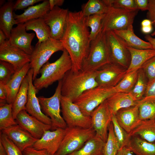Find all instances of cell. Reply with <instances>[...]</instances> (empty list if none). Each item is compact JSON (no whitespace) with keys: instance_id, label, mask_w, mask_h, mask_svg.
<instances>
[{"instance_id":"cell-59","label":"cell","mask_w":155,"mask_h":155,"mask_svg":"<svg viewBox=\"0 0 155 155\" xmlns=\"http://www.w3.org/2000/svg\"></svg>"},{"instance_id":"cell-20","label":"cell","mask_w":155,"mask_h":155,"mask_svg":"<svg viewBox=\"0 0 155 155\" xmlns=\"http://www.w3.org/2000/svg\"><path fill=\"white\" fill-rule=\"evenodd\" d=\"M1 131L6 135L22 152L26 148L32 146L37 140L18 124Z\"/></svg>"},{"instance_id":"cell-4","label":"cell","mask_w":155,"mask_h":155,"mask_svg":"<svg viewBox=\"0 0 155 155\" xmlns=\"http://www.w3.org/2000/svg\"><path fill=\"white\" fill-rule=\"evenodd\" d=\"M111 63L105 32L102 30L96 38L91 42L89 53L84 61L82 70L95 71Z\"/></svg>"},{"instance_id":"cell-37","label":"cell","mask_w":155,"mask_h":155,"mask_svg":"<svg viewBox=\"0 0 155 155\" xmlns=\"http://www.w3.org/2000/svg\"><path fill=\"white\" fill-rule=\"evenodd\" d=\"M0 130L1 131L17 124L13 116L12 104L7 102L0 104Z\"/></svg>"},{"instance_id":"cell-11","label":"cell","mask_w":155,"mask_h":155,"mask_svg":"<svg viewBox=\"0 0 155 155\" xmlns=\"http://www.w3.org/2000/svg\"><path fill=\"white\" fill-rule=\"evenodd\" d=\"M106 39L111 55L112 63L128 68L131 60L126 43L113 31L105 32Z\"/></svg>"},{"instance_id":"cell-55","label":"cell","mask_w":155,"mask_h":155,"mask_svg":"<svg viewBox=\"0 0 155 155\" xmlns=\"http://www.w3.org/2000/svg\"><path fill=\"white\" fill-rule=\"evenodd\" d=\"M8 39L3 32L0 29V45L4 43Z\"/></svg>"},{"instance_id":"cell-3","label":"cell","mask_w":155,"mask_h":155,"mask_svg":"<svg viewBox=\"0 0 155 155\" xmlns=\"http://www.w3.org/2000/svg\"><path fill=\"white\" fill-rule=\"evenodd\" d=\"M60 57L55 62L48 61L40 70L41 75L33 81L36 93L47 88L53 83L62 80L66 73L72 68L71 61L67 51L64 49Z\"/></svg>"},{"instance_id":"cell-17","label":"cell","mask_w":155,"mask_h":155,"mask_svg":"<svg viewBox=\"0 0 155 155\" xmlns=\"http://www.w3.org/2000/svg\"><path fill=\"white\" fill-rule=\"evenodd\" d=\"M15 120L17 124L38 140L44 132L51 129V126L46 124L30 115L25 110L20 111Z\"/></svg>"},{"instance_id":"cell-38","label":"cell","mask_w":155,"mask_h":155,"mask_svg":"<svg viewBox=\"0 0 155 155\" xmlns=\"http://www.w3.org/2000/svg\"><path fill=\"white\" fill-rule=\"evenodd\" d=\"M119 150L118 141L111 122L108 127V135L103 150L104 155H116Z\"/></svg>"},{"instance_id":"cell-36","label":"cell","mask_w":155,"mask_h":155,"mask_svg":"<svg viewBox=\"0 0 155 155\" xmlns=\"http://www.w3.org/2000/svg\"><path fill=\"white\" fill-rule=\"evenodd\" d=\"M146 78L142 69L141 68L139 69L136 83L132 90L129 92L137 101H140L144 97L148 83Z\"/></svg>"},{"instance_id":"cell-51","label":"cell","mask_w":155,"mask_h":155,"mask_svg":"<svg viewBox=\"0 0 155 155\" xmlns=\"http://www.w3.org/2000/svg\"><path fill=\"white\" fill-rule=\"evenodd\" d=\"M64 1L63 0H49L50 10H52L55 6H61Z\"/></svg>"},{"instance_id":"cell-39","label":"cell","mask_w":155,"mask_h":155,"mask_svg":"<svg viewBox=\"0 0 155 155\" xmlns=\"http://www.w3.org/2000/svg\"><path fill=\"white\" fill-rule=\"evenodd\" d=\"M103 14H94L86 18L87 26L91 29L90 33V39L91 42L94 40L102 29V20Z\"/></svg>"},{"instance_id":"cell-23","label":"cell","mask_w":155,"mask_h":155,"mask_svg":"<svg viewBox=\"0 0 155 155\" xmlns=\"http://www.w3.org/2000/svg\"><path fill=\"white\" fill-rule=\"evenodd\" d=\"M31 68L30 63L25 64L20 69L17 71L6 85L7 95V101L12 104L20 89L23 81Z\"/></svg>"},{"instance_id":"cell-7","label":"cell","mask_w":155,"mask_h":155,"mask_svg":"<svg viewBox=\"0 0 155 155\" xmlns=\"http://www.w3.org/2000/svg\"><path fill=\"white\" fill-rule=\"evenodd\" d=\"M115 93L114 87L106 88L98 86L84 91L73 102L84 115L90 116L96 107Z\"/></svg>"},{"instance_id":"cell-12","label":"cell","mask_w":155,"mask_h":155,"mask_svg":"<svg viewBox=\"0 0 155 155\" xmlns=\"http://www.w3.org/2000/svg\"><path fill=\"white\" fill-rule=\"evenodd\" d=\"M69 11L67 9L55 7L43 17L50 29L51 38L60 40L66 27Z\"/></svg>"},{"instance_id":"cell-19","label":"cell","mask_w":155,"mask_h":155,"mask_svg":"<svg viewBox=\"0 0 155 155\" xmlns=\"http://www.w3.org/2000/svg\"><path fill=\"white\" fill-rule=\"evenodd\" d=\"M26 31L25 23L19 24L11 30L8 40L11 45L20 49L30 55L34 49L31 43L35 34L27 33Z\"/></svg>"},{"instance_id":"cell-30","label":"cell","mask_w":155,"mask_h":155,"mask_svg":"<svg viewBox=\"0 0 155 155\" xmlns=\"http://www.w3.org/2000/svg\"><path fill=\"white\" fill-rule=\"evenodd\" d=\"M26 31L32 30L36 33L40 43L51 38L50 29L45 22L43 18L33 19L25 23Z\"/></svg>"},{"instance_id":"cell-47","label":"cell","mask_w":155,"mask_h":155,"mask_svg":"<svg viewBox=\"0 0 155 155\" xmlns=\"http://www.w3.org/2000/svg\"><path fill=\"white\" fill-rule=\"evenodd\" d=\"M23 155H50L45 150H37L32 146L27 147L23 151Z\"/></svg>"},{"instance_id":"cell-2","label":"cell","mask_w":155,"mask_h":155,"mask_svg":"<svg viewBox=\"0 0 155 155\" xmlns=\"http://www.w3.org/2000/svg\"><path fill=\"white\" fill-rule=\"evenodd\" d=\"M97 73V70H81L76 72L69 70L62 80V96L73 102L84 91L98 86Z\"/></svg>"},{"instance_id":"cell-1","label":"cell","mask_w":155,"mask_h":155,"mask_svg":"<svg viewBox=\"0 0 155 155\" xmlns=\"http://www.w3.org/2000/svg\"><path fill=\"white\" fill-rule=\"evenodd\" d=\"M86 18L81 11H69L65 30L60 40L70 57L72 64L71 70L74 72L82 70L90 48V32L86 25Z\"/></svg>"},{"instance_id":"cell-35","label":"cell","mask_w":155,"mask_h":155,"mask_svg":"<svg viewBox=\"0 0 155 155\" xmlns=\"http://www.w3.org/2000/svg\"><path fill=\"white\" fill-rule=\"evenodd\" d=\"M138 70H136L126 73L119 82L114 87L115 92H129L137 81Z\"/></svg>"},{"instance_id":"cell-29","label":"cell","mask_w":155,"mask_h":155,"mask_svg":"<svg viewBox=\"0 0 155 155\" xmlns=\"http://www.w3.org/2000/svg\"><path fill=\"white\" fill-rule=\"evenodd\" d=\"M105 143L95 135L80 149L67 155H104L103 150Z\"/></svg>"},{"instance_id":"cell-53","label":"cell","mask_w":155,"mask_h":155,"mask_svg":"<svg viewBox=\"0 0 155 155\" xmlns=\"http://www.w3.org/2000/svg\"><path fill=\"white\" fill-rule=\"evenodd\" d=\"M144 37L146 40L151 44L153 49L155 50V38L148 34L146 35Z\"/></svg>"},{"instance_id":"cell-14","label":"cell","mask_w":155,"mask_h":155,"mask_svg":"<svg viewBox=\"0 0 155 155\" xmlns=\"http://www.w3.org/2000/svg\"><path fill=\"white\" fill-rule=\"evenodd\" d=\"M121 67L111 63L97 70L96 80L98 86L109 88L116 86L126 73V70Z\"/></svg>"},{"instance_id":"cell-28","label":"cell","mask_w":155,"mask_h":155,"mask_svg":"<svg viewBox=\"0 0 155 155\" xmlns=\"http://www.w3.org/2000/svg\"><path fill=\"white\" fill-rule=\"evenodd\" d=\"M126 147L135 155H155V142H148L137 135H131Z\"/></svg>"},{"instance_id":"cell-25","label":"cell","mask_w":155,"mask_h":155,"mask_svg":"<svg viewBox=\"0 0 155 155\" xmlns=\"http://www.w3.org/2000/svg\"><path fill=\"white\" fill-rule=\"evenodd\" d=\"M14 3L9 0L4 3L0 9V29L9 39L13 26L18 23L13 16Z\"/></svg>"},{"instance_id":"cell-41","label":"cell","mask_w":155,"mask_h":155,"mask_svg":"<svg viewBox=\"0 0 155 155\" xmlns=\"http://www.w3.org/2000/svg\"><path fill=\"white\" fill-rule=\"evenodd\" d=\"M16 71L11 64L0 60V82L6 85Z\"/></svg>"},{"instance_id":"cell-54","label":"cell","mask_w":155,"mask_h":155,"mask_svg":"<svg viewBox=\"0 0 155 155\" xmlns=\"http://www.w3.org/2000/svg\"><path fill=\"white\" fill-rule=\"evenodd\" d=\"M141 30L142 32L145 34H148L151 32L152 30V25L142 26Z\"/></svg>"},{"instance_id":"cell-56","label":"cell","mask_w":155,"mask_h":155,"mask_svg":"<svg viewBox=\"0 0 155 155\" xmlns=\"http://www.w3.org/2000/svg\"><path fill=\"white\" fill-rule=\"evenodd\" d=\"M141 26H148L152 25L151 21L148 19H146L143 20L141 23Z\"/></svg>"},{"instance_id":"cell-32","label":"cell","mask_w":155,"mask_h":155,"mask_svg":"<svg viewBox=\"0 0 155 155\" xmlns=\"http://www.w3.org/2000/svg\"><path fill=\"white\" fill-rule=\"evenodd\" d=\"M28 79L26 75L23 81L15 100L12 104V114L15 120L20 111L25 110L28 100Z\"/></svg>"},{"instance_id":"cell-16","label":"cell","mask_w":155,"mask_h":155,"mask_svg":"<svg viewBox=\"0 0 155 155\" xmlns=\"http://www.w3.org/2000/svg\"><path fill=\"white\" fill-rule=\"evenodd\" d=\"M33 75L32 69L30 68L27 75L29 85L25 110L30 115L43 123L51 126V119L42 111L38 98L36 96V90L33 84Z\"/></svg>"},{"instance_id":"cell-8","label":"cell","mask_w":155,"mask_h":155,"mask_svg":"<svg viewBox=\"0 0 155 155\" xmlns=\"http://www.w3.org/2000/svg\"><path fill=\"white\" fill-rule=\"evenodd\" d=\"M139 10H128L108 7L102 20V30L105 32L126 29L133 25Z\"/></svg>"},{"instance_id":"cell-9","label":"cell","mask_w":155,"mask_h":155,"mask_svg":"<svg viewBox=\"0 0 155 155\" xmlns=\"http://www.w3.org/2000/svg\"><path fill=\"white\" fill-rule=\"evenodd\" d=\"M61 86L62 80L58 81L55 92L52 96L38 97L42 111L51 120V129L53 130L58 128L65 129L67 127L60 114Z\"/></svg>"},{"instance_id":"cell-46","label":"cell","mask_w":155,"mask_h":155,"mask_svg":"<svg viewBox=\"0 0 155 155\" xmlns=\"http://www.w3.org/2000/svg\"><path fill=\"white\" fill-rule=\"evenodd\" d=\"M147 19L152 22V25L155 28V0H148Z\"/></svg>"},{"instance_id":"cell-45","label":"cell","mask_w":155,"mask_h":155,"mask_svg":"<svg viewBox=\"0 0 155 155\" xmlns=\"http://www.w3.org/2000/svg\"><path fill=\"white\" fill-rule=\"evenodd\" d=\"M42 1V0H18L14 4L13 9L16 11L23 9Z\"/></svg>"},{"instance_id":"cell-34","label":"cell","mask_w":155,"mask_h":155,"mask_svg":"<svg viewBox=\"0 0 155 155\" xmlns=\"http://www.w3.org/2000/svg\"><path fill=\"white\" fill-rule=\"evenodd\" d=\"M108 8L102 0H89L84 4L81 10L86 17L94 14H104Z\"/></svg>"},{"instance_id":"cell-33","label":"cell","mask_w":155,"mask_h":155,"mask_svg":"<svg viewBox=\"0 0 155 155\" xmlns=\"http://www.w3.org/2000/svg\"><path fill=\"white\" fill-rule=\"evenodd\" d=\"M137 104L141 121L155 119V97H144Z\"/></svg>"},{"instance_id":"cell-5","label":"cell","mask_w":155,"mask_h":155,"mask_svg":"<svg viewBox=\"0 0 155 155\" xmlns=\"http://www.w3.org/2000/svg\"><path fill=\"white\" fill-rule=\"evenodd\" d=\"M61 145L54 155H67L76 151L96 135L92 127L89 128L67 127Z\"/></svg>"},{"instance_id":"cell-42","label":"cell","mask_w":155,"mask_h":155,"mask_svg":"<svg viewBox=\"0 0 155 155\" xmlns=\"http://www.w3.org/2000/svg\"><path fill=\"white\" fill-rule=\"evenodd\" d=\"M108 7H113L128 10L138 9L135 0H103Z\"/></svg>"},{"instance_id":"cell-58","label":"cell","mask_w":155,"mask_h":155,"mask_svg":"<svg viewBox=\"0 0 155 155\" xmlns=\"http://www.w3.org/2000/svg\"><path fill=\"white\" fill-rule=\"evenodd\" d=\"M151 36H155V30L151 33Z\"/></svg>"},{"instance_id":"cell-27","label":"cell","mask_w":155,"mask_h":155,"mask_svg":"<svg viewBox=\"0 0 155 155\" xmlns=\"http://www.w3.org/2000/svg\"><path fill=\"white\" fill-rule=\"evenodd\" d=\"M113 31L123 40L128 46L139 49H153L150 42L142 40L135 34L133 25L125 29Z\"/></svg>"},{"instance_id":"cell-48","label":"cell","mask_w":155,"mask_h":155,"mask_svg":"<svg viewBox=\"0 0 155 155\" xmlns=\"http://www.w3.org/2000/svg\"><path fill=\"white\" fill-rule=\"evenodd\" d=\"M144 97H155V78L148 82Z\"/></svg>"},{"instance_id":"cell-10","label":"cell","mask_w":155,"mask_h":155,"mask_svg":"<svg viewBox=\"0 0 155 155\" xmlns=\"http://www.w3.org/2000/svg\"><path fill=\"white\" fill-rule=\"evenodd\" d=\"M61 106L62 117L67 127L85 128L92 127L91 117L84 115L79 107L69 99L62 96Z\"/></svg>"},{"instance_id":"cell-40","label":"cell","mask_w":155,"mask_h":155,"mask_svg":"<svg viewBox=\"0 0 155 155\" xmlns=\"http://www.w3.org/2000/svg\"><path fill=\"white\" fill-rule=\"evenodd\" d=\"M112 122L115 135L118 142L119 149L128 144L131 135L126 132L118 123L115 115H113Z\"/></svg>"},{"instance_id":"cell-52","label":"cell","mask_w":155,"mask_h":155,"mask_svg":"<svg viewBox=\"0 0 155 155\" xmlns=\"http://www.w3.org/2000/svg\"><path fill=\"white\" fill-rule=\"evenodd\" d=\"M116 155H135L126 146L120 149Z\"/></svg>"},{"instance_id":"cell-21","label":"cell","mask_w":155,"mask_h":155,"mask_svg":"<svg viewBox=\"0 0 155 155\" xmlns=\"http://www.w3.org/2000/svg\"><path fill=\"white\" fill-rule=\"evenodd\" d=\"M115 116L119 125L129 133L135 129L141 121L137 104L119 110Z\"/></svg>"},{"instance_id":"cell-13","label":"cell","mask_w":155,"mask_h":155,"mask_svg":"<svg viewBox=\"0 0 155 155\" xmlns=\"http://www.w3.org/2000/svg\"><path fill=\"white\" fill-rule=\"evenodd\" d=\"M112 115L105 100L92 111L90 116L95 135L105 143L107 140L108 127L112 122Z\"/></svg>"},{"instance_id":"cell-44","label":"cell","mask_w":155,"mask_h":155,"mask_svg":"<svg viewBox=\"0 0 155 155\" xmlns=\"http://www.w3.org/2000/svg\"><path fill=\"white\" fill-rule=\"evenodd\" d=\"M141 68L145 73L148 81L155 78V56L145 63Z\"/></svg>"},{"instance_id":"cell-57","label":"cell","mask_w":155,"mask_h":155,"mask_svg":"<svg viewBox=\"0 0 155 155\" xmlns=\"http://www.w3.org/2000/svg\"><path fill=\"white\" fill-rule=\"evenodd\" d=\"M0 155H7L6 151L2 143L0 142Z\"/></svg>"},{"instance_id":"cell-22","label":"cell","mask_w":155,"mask_h":155,"mask_svg":"<svg viewBox=\"0 0 155 155\" xmlns=\"http://www.w3.org/2000/svg\"><path fill=\"white\" fill-rule=\"evenodd\" d=\"M50 10L49 0H44L40 3L30 6L21 14L13 12L15 19L18 24H24L31 20L43 18Z\"/></svg>"},{"instance_id":"cell-31","label":"cell","mask_w":155,"mask_h":155,"mask_svg":"<svg viewBox=\"0 0 155 155\" xmlns=\"http://www.w3.org/2000/svg\"><path fill=\"white\" fill-rule=\"evenodd\" d=\"M150 142H155V120L141 121L138 125L130 133Z\"/></svg>"},{"instance_id":"cell-50","label":"cell","mask_w":155,"mask_h":155,"mask_svg":"<svg viewBox=\"0 0 155 155\" xmlns=\"http://www.w3.org/2000/svg\"><path fill=\"white\" fill-rule=\"evenodd\" d=\"M7 92L6 85L0 82V100L7 101Z\"/></svg>"},{"instance_id":"cell-43","label":"cell","mask_w":155,"mask_h":155,"mask_svg":"<svg viewBox=\"0 0 155 155\" xmlns=\"http://www.w3.org/2000/svg\"><path fill=\"white\" fill-rule=\"evenodd\" d=\"M0 142L5 148L7 155H23L22 152L5 134L0 132Z\"/></svg>"},{"instance_id":"cell-18","label":"cell","mask_w":155,"mask_h":155,"mask_svg":"<svg viewBox=\"0 0 155 155\" xmlns=\"http://www.w3.org/2000/svg\"><path fill=\"white\" fill-rule=\"evenodd\" d=\"M66 131V129L62 128L46 131L32 146L37 150H45L50 155H54L61 145Z\"/></svg>"},{"instance_id":"cell-49","label":"cell","mask_w":155,"mask_h":155,"mask_svg":"<svg viewBox=\"0 0 155 155\" xmlns=\"http://www.w3.org/2000/svg\"><path fill=\"white\" fill-rule=\"evenodd\" d=\"M137 8L142 11L147 10L148 7V0H135Z\"/></svg>"},{"instance_id":"cell-26","label":"cell","mask_w":155,"mask_h":155,"mask_svg":"<svg viewBox=\"0 0 155 155\" xmlns=\"http://www.w3.org/2000/svg\"><path fill=\"white\" fill-rule=\"evenodd\" d=\"M127 48L130 54L131 60L126 70V73L139 69L145 63L155 56V50L153 49H139L128 46Z\"/></svg>"},{"instance_id":"cell-15","label":"cell","mask_w":155,"mask_h":155,"mask_svg":"<svg viewBox=\"0 0 155 155\" xmlns=\"http://www.w3.org/2000/svg\"><path fill=\"white\" fill-rule=\"evenodd\" d=\"M0 60L11 64L17 71L30 62V55L20 49L11 45L7 39L0 45Z\"/></svg>"},{"instance_id":"cell-6","label":"cell","mask_w":155,"mask_h":155,"mask_svg":"<svg viewBox=\"0 0 155 155\" xmlns=\"http://www.w3.org/2000/svg\"><path fill=\"white\" fill-rule=\"evenodd\" d=\"M64 49L60 40L51 38L40 43L37 42L30 55V62L33 72V81L36 78L40 69L48 61L52 55L57 51H63Z\"/></svg>"},{"instance_id":"cell-24","label":"cell","mask_w":155,"mask_h":155,"mask_svg":"<svg viewBox=\"0 0 155 155\" xmlns=\"http://www.w3.org/2000/svg\"><path fill=\"white\" fill-rule=\"evenodd\" d=\"M113 115L120 110L134 106L137 104L129 93L115 92L106 100Z\"/></svg>"}]
</instances>
